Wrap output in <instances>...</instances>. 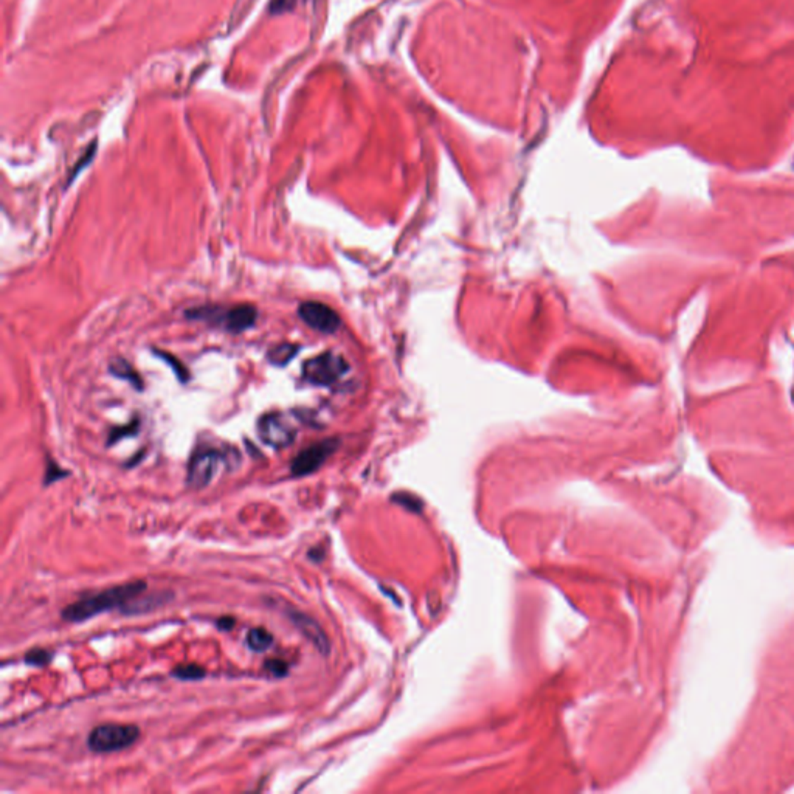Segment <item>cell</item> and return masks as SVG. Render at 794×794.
Returning <instances> with one entry per match:
<instances>
[{
    "label": "cell",
    "mask_w": 794,
    "mask_h": 794,
    "mask_svg": "<svg viewBox=\"0 0 794 794\" xmlns=\"http://www.w3.org/2000/svg\"><path fill=\"white\" fill-rule=\"evenodd\" d=\"M287 619L294 623L295 628L299 630V633H301L307 641H311L315 649H317L321 655H328L330 650V644H329V639L325 633V630L320 627V623L312 619L309 614H306L303 611H299L297 609H287L284 610Z\"/></svg>",
    "instance_id": "cell-9"
},
{
    "label": "cell",
    "mask_w": 794,
    "mask_h": 794,
    "mask_svg": "<svg viewBox=\"0 0 794 794\" xmlns=\"http://www.w3.org/2000/svg\"><path fill=\"white\" fill-rule=\"evenodd\" d=\"M338 445H340L338 439H335V437H329V439L315 442L309 445V447H306L304 450L298 453L294 461H292L290 464L292 476L301 478L317 472V470L326 463L332 453L338 449Z\"/></svg>",
    "instance_id": "cell-7"
},
{
    "label": "cell",
    "mask_w": 794,
    "mask_h": 794,
    "mask_svg": "<svg viewBox=\"0 0 794 794\" xmlns=\"http://www.w3.org/2000/svg\"><path fill=\"white\" fill-rule=\"evenodd\" d=\"M95 148H96V144L93 143V144L91 146V148H88V151H87V152L84 154V156L79 159V161H78V163H76L75 166H73L71 173H70L69 179H67V186H70V185H71L73 182H75V179H76V177L79 176V173H81V171H83V169H84V168H87V165H88V163H91V161H92V159H93V156H95Z\"/></svg>",
    "instance_id": "cell-18"
},
{
    "label": "cell",
    "mask_w": 794,
    "mask_h": 794,
    "mask_svg": "<svg viewBox=\"0 0 794 794\" xmlns=\"http://www.w3.org/2000/svg\"><path fill=\"white\" fill-rule=\"evenodd\" d=\"M298 315L307 326L323 334H334L342 325L338 313L318 301H306L298 307Z\"/></svg>",
    "instance_id": "cell-8"
},
{
    "label": "cell",
    "mask_w": 794,
    "mask_h": 794,
    "mask_svg": "<svg viewBox=\"0 0 794 794\" xmlns=\"http://www.w3.org/2000/svg\"><path fill=\"white\" fill-rule=\"evenodd\" d=\"M139 739V726L106 723L92 729V732L87 737V747L96 754H109V752H118L131 748Z\"/></svg>",
    "instance_id": "cell-3"
},
{
    "label": "cell",
    "mask_w": 794,
    "mask_h": 794,
    "mask_svg": "<svg viewBox=\"0 0 794 794\" xmlns=\"http://www.w3.org/2000/svg\"><path fill=\"white\" fill-rule=\"evenodd\" d=\"M154 354H156L157 357L163 359L168 364H171V368H173V371H174L176 377L179 379L182 384L188 382V380H190V372H188V369H186V368L183 367V363H182L179 359H176L173 354H169V352H166V351L154 350Z\"/></svg>",
    "instance_id": "cell-14"
},
{
    "label": "cell",
    "mask_w": 794,
    "mask_h": 794,
    "mask_svg": "<svg viewBox=\"0 0 794 794\" xmlns=\"http://www.w3.org/2000/svg\"><path fill=\"white\" fill-rule=\"evenodd\" d=\"M298 351L299 346L295 343H280L270 347L269 352H267V360L275 364V367H286L298 354Z\"/></svg>",
    "instance_id": "cell-11"
},
{
    "label": "cell",
    "mask_w": 794,
    "mask_h": 794,
    "mask_svg": "<svg viewBox=\"0 0 794 794\" xmlns=\"http://www.w3.org/2000/svg\"><path fill=\"white\" fill-rule=\"evenodd\" d=\"M246 643H247V647L250 650H253L256 653H263L265 650H269L272 647L273 635L270 633L269 630H265L263 627L252 628L247 633Z\"/></svg>",
    "instance_id": "cell-12"
},
{
    "label": "cell",
    "mask_w": 794,
    "mask_h": 794,
    "mask_svg": "<svg viewBox=\"0 0 794 794\" xmlns=\"http://www.w3.org/2000/svg\"><path fill=\"white\" fill-rule=\"evenodd\" d=\"M229 461V455L216 449H199L190 459L186 483L192 489H204L213 481L219 467Z\"/></svg>",
    "instance_id": "cell-4"
},
{
    "label": "cell",
    "mask_w": 794,
    "mask_h": 794,
    "mask_svg": "<svg viewBox=\"0 0 794 794\" xmlns=\"http://www.w3.org/2000/svg\"><path fill=\"white\" fill-rule=\"evenodd\" d=\"M171 675L180 681H199L207 677V672L199 664H182L171 672Z\"/></svg>",
    "instance_id": "cell-13"
},
{
    "label": "cell",
    "mask_w": 794,
    "mask_h": 794,
    "mask_svg": "<svg viewBox=\"0 0 794 794\" xmlns=\"http://www.w3.org/2000/svg\"><path fill=\"white\" fill-rule=\"evenodd\" d=\"M146 589H148V585H146L144 580H134L123 583V585L110 587L100 591V593L81 597L79 601L67 605L61 611V618L66 622L81 623L112 610H120L121 613H125L129 604L135 597L143 594Z\"/></svg>",
    "instance_id": "cell-1"
},
{
    "label": "cell",
    "mask_w": 794,
    "mask_h": 794,
    "mask_svg": "<svg viewBox=\"0 0 794 794\" xmlns=\"http://www.w3.org/2000/svg\"><path fill=\"white\" fill-rule=\"evenodd\" d=\"M264 667L265 670H269L273 677L277 678H282L289 674V666L286 661L282 660H269L264 662Z\"/></svg>",
    "instance_id": "cell-19"
},
{
    "label": "cell",
    "mask_w": 794,
    "mask_h": 794,
    "mask_svg": "<svg viewBox=\"0 0 794 794\" xmlns=\"http://www.w3.org/2000/svg\"><path fill=\"white\" fill-rule=\"evenodd\" d=\"M69 476L67 470H62L58 464L54 463L53 459H47V468H45V478H44V485H50L54 481L62 480V478Z\"/></svg>",
    "instance_id": "cell-17"
},
{
    "label": "cell",
    "mask_w": 794,
    "mask_h": 794,
    "mask_svg": "<svg viewBox=\"0 0 794 794\" xmlns=\"http://www.w3.org/2000/svg\"><path fill=\"white\" fill-rule=\"evenodd\" d=\"M139 419H134L131 424H127L125 427H117V428H112L110 435H109V439H108V445H113L117 444L118 441L123 439V437L127 436H134L139 433Z\"/></svg>",
    "instance_id": "cell-16"
},
{
    "label": "cell",
    "mask_w": 794,
    "mask_h": 794,
    "mask_svg": "<svg viewBox=\"0 0 794 794\" xmlns=\"http://www.w3.org/2000/svg\"><path fill=\"white\" fill-rule=\"evenodd\" d=\"M234 626H236V619L231 618V616H224V618H219L216 621V627L221 631H230Z\"/></svg>",
    "instance_id": "cell-20"
},
{
    "label": "cell",
    "mask_w": 794,
    "mask_h": 794,
    "mask_svg": "<svg viewBox=\"0 0 794 794\" xmlns=\"http://www.w3.org/2000/svg\"><path fill=\"white\" fill-rule=\"evenodd\" d=\"M52 656L53 653L47 649H40V647H35V649H31L25 653L23 656V661L30 666L33 667H45L48 662L52 661Z\"/></svg>",
    "instance_id": "cell-15"
},
{
    "label": "cell",
    "mask_w": 794,
    "mask_h": 794,
    "mask_svg": "<svg viewBox=\"0 0 794 794\" xmlns=\"http://www.w3.org/2000/svg\"><path fill=\"white\" fill-rule=\"evenodd\" d=\"M190 320L207 321L213 326H221L231 334H241L255 326L258 320V309L252 304L234 306L231 309H224L221 306H202L194 307L185 312Z\"/></svg>",
    "instance_id": "cell-2"
},
{
    "label": "cell",
    "mask_w": 794,
    "mask_h": 794,
    "mask_svg": "<svg viewBox=\"0 0 794 794\" xmlns=\"http://www.w3.org/2000/svg\"><path fill=\"white\" fill-rule=\"evenodd\" d=\"M258 435L269 447L286 449L295 441L297 430L286 415L275 411L259 418Z\"/></svg>",
    "instance_id": "cell-6"
},
{
    "label": "cell",
    "mask_w": 794,
    "mask_h": 794,
    "mask_svg": "<svg viewBox=\"0 0 794 794\" xmlns=\"http://www.w3.org/2000/svg\"><path fill=\"white\" fill-rule=\"evenodd\" d=\"M109 371H110L112 374L115 376V377L123 379V380H127V382L131 384V385L135 388V390L142 391L143 388H144V384H143L142 376L134 369L132 364L129 363L127 360H125V359H121V357L113 359V360L110 362V364H109Z\"/></svg>",
    "instance_id": "cell-10"
},
{
    "label": "cell",
    "mask_w": 794,
    "mask_h": 794,
    "mask_svg": "<svg viewBox=\"0 0 794 794\" xmlns=\"http://www.w3.org/2000/svg\"><path fill=\"white\" fill-rule=\"evenodd\" d=\"M347 368L350 367L343 357L332 352H323L304 363L303 376L312 385L329 386L335 384Z\"/></svg>",
    "instance_id": "cell-5"
}]
</instances>
